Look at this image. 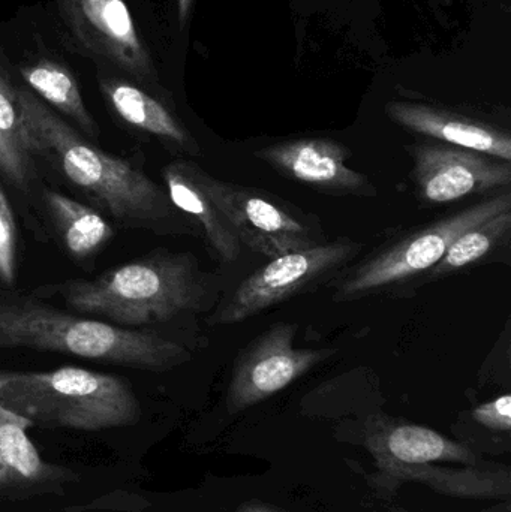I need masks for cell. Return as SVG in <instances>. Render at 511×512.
Wrapping results in <instances>:
<instances>
[{"mask_svg":"<svg viewBox=\"0 0 511 512\" xmlns=\"http://www.w3.org/2000/svg\"><path fill=\"white\" fill-rule=\"evenodd\" d=\"M387 114L399 125L425 137L435 138L447 146L485 153L511 161V138L506 132L474 122L428 105L392 102Z\"/></svg>","mask_w":511,"mask_h":512,"instance_id":"cell-14","label":"cell"},{"mask_svg":"<svg viewBox=\"0 0 511 512\" xmlns=\"http://www.w3.org/2000/svg\"><path fill=\"white\" fill-rule=\"evenodd\" d=\"M474 418L485 427L509 432L511 427V397L509 394L497 397L492 402L480 405L474 411Z\"/></svg>","mask_w":511,"mask_h":512,"instance_id":"cell-22","label":"cell"},{"mask_svg":"<svg viewBox=\"0 0 511 512\" xmlns=\"http://www.w3.org/2000/svg\"><path fill=\"white\" fill-rule=\"evenodd\" d=\"M255 156L282 176L327 194L374 192L365 176L348 167L347 147L329 138L285 141L264 147Z\"/></svg>","mask_w":511,"mask_h":512,"instance_id":"cell-11","label":"cell"},{"mask_svg":"<svg viewBox=\"0 0 511 512\" xmlns=\"http://www.w3.org/2000/svg\"><path fill=\"white\" fill-rule=\"evenodd\" d=\"M99 87L113 113L126 125L197 153L191 135L158 99L135 84L117 78H102Z\"/></svg>","mask_w":511,"mask_h":512,"instance_id":"cell-15","label":"cell"},{"mask_svg":"<svg viewBox=\"0 0 511 512\" xmlns=\"http://www.w3.org/2000/svg\"><path fill=\"white\" fill-rule=\"evenodd\" d=\"M20 74L44 104L71 119L84 137L92 141L99 137V125L87 110L77 80L68 68L51 60H39L23 66Z\"/></svg>","mask_w":511,"mask_h":512,"instance_id":"cell-17","label":"cell"},{"mask_svg":"<svg viewBox=\"0 0 511 512\" xmlns=\"http://www.w3.org/2000/svg\"><path fill=\"white\" fill-rule=\"evenodd\" d=\"M0 403L33 426L81 432L134 426L141 417L128 381L71 366L50 372L0 370Z\"/></svg>","mask_w":511,"mask_h":512,"instance_id":"cell-4","label":"cell"},{"mask_svg":"<svg viewBox=\"0 0 511 512\" xmlns=\"http://www.w3.org/2000/svg\"><path fill=\"white\" fill-rule=\"evenodd\" d=\"M165 191L179 212L197 222L216 258L233 262L242 254V242L231 222L216 206L204 183V171L189 162H171L162 170Z\"/></svg>","mask_w":511,"mask_h":512,"instance_id":"cell-13","label":"cell"},{"mask_svg":"<svg viewBox=\"0 0 511 512\" xmlns=\"http://www.w3.org/2000/svg\"><path fill=\"white\" fill-rule=\"evenodd\" d=\"M0 348L56 352L147 372L186 363L189 352L155 333L63 312L36 298L0 294Z\"/></svg>","mask_w":511,"mask_h":512,"instance_id":"cell-2","label":"cell"},{"mask_svg":"<svg viewBox=\"0 0 511 512\" xmlns=\"http://www.w3.org/2000/svg\"><path fill=\"white\" fill-rule=\"evenodd\" d=\"M60 17L93 56L140 81L155 75L125 0H57Z\"/></svg>","mask_w":511,"mask_h":512,"instance_id":"cell-9","label":"cell"},{"mask_svg":"<svg viewBox=\"0 0 511 512\" xmlns=\"http://www.w3.org/2000/svg\"><path fill=\"white\" fill-rule=\"evenodd\" d=\"M32 421L0 403V501L62 493L77 475L45 462L27 436Z\"/></svg>","mask_w":511,"mask_h":512,"instance_id":"cell-12","label":"cell"},{"mask_svg":"<svg viewBox=\"0 0 511 512\" xmlns=\"http://www.w3.org/2000/svg\"><path fill=\"white\" fill-rule=\"evenodd\" d=\"M192 2L194 0H177V14H179L180 27L185 26L186 20H188Z\"/></svg>","mask_w":511,"mask_h":512,"instance_id":"cell-23","label":"cell"},{"mask_svg":"<svg viewBox=\"0 0 511 512\" xmlns=\"http://www.w3.org/2000/svg\"><path fill=\"white\" fill-rule=\"evenodd\" d=\"M44 203L51 224L71 258L77 261L93 258L113 239L111 224L87 204L57 191H45Z\"/></svg>","mask_w":511,"mask_h":512,"instance_id":"cell-16","label":"cell"},{"mask_svg":"<svg viewBox=\"0 0 511 512\" xmlns=\"http://www.w3.org/2000/svg\"><path fill=\"white\" fill-rule=\"evenodd\" d=\"M511 210L498 213L474 227L468 228L453 240L446 254L434 268L429 270L431 279L449 276L485 259L495 249L509 242Z\"/></svg>","mask_w":511,"mask_h":512,"instance_id":"cell-19","label":"cell"},{"mask_svg":"<svg viewBox=\"0 0 511 512\" xmlns=\"http://www.w3.org/2000/svg\"><path fill=\"white\" fill-rule=\"evenodd\" d=\"M359 249V243L336 240L273 258L237 286L216 313V324H239L314 288Z\"/></svg>","mask_w":511,"mask_h":512,"instance_id":"cell-7","label":"cell"},{"mask_svg":"<svg viewBox=\"0 0 511 512\" xmlns=\"http://www.w3.org/2000/svg\"><path fill=\"white\" fill-rule=\"evenodd\" d=\"M410 152L414 182L423 200L432 204L488 194L511 182L510 162L485 153L447 144H422Z\"/></svg>","mask_w":511,"mask_h":512,"instance_id":"cell-10","label":"cell"},{"mask_svg":"<svg viewBox=\"0 0 511 512\" xmlns=\"http://www.w3.org/2000/svg\"><path fill=\"white\" fill-rule=\"evenodd\" d=\"M296 334L297 325L279 322L240 352L228 388L231 412L275 396L335 354L332 349L294 348Z\"/></svg>","mask_w":511,"mask_h":512,"instance_id":"cell-8","label":"cell"},{"mask_svg":"<svg viewBox=\"0 0 511 512\" xmlns=\"http://www.w3.org/2000/svg\"><path fill=\"white\" fill-rule=\"evenodd\" d=\"M507 210H511L510 192L465 207L387 243L344 274L338 283V297L372 294L426 273L440 262L459 234Z\"/></svg>","mask_w":511,"mask_h":512,"instance_id":"cell-5","label":"cell"},{"mask_svg":"<svg viewBox=\"0 0 511 512\" xmlns=\"http://www.w3.org/2000/svg\"><path fill=\"white\" fill-rule=\"evenodd\" d=\"M33 156L17 92L0 68V173L20 191H27L32 183Z\"/></svg>","mask_w":511,"mask_h":512,"instance_id":"cell-18","label":"cell"},{"mask_svg":"<svg viewBox=\"0 0 511 512\" xmlns=\"http://www.w3.org/2000/svg\"><path fill=\"white\" fill-rule=\"evenodd\" d=\"M78 315L140 330L168 321L203 303L206 286L191 254L158 251L117 265L95 279H74L44 286Z\"/></svg>","mask_w":511,"mask_h":512,"instance_id":"cell-3","label":"cell"},{"mask_svg":"<svg viewBox=\"0 0 511 512\" xmlns=\"http://www.w3.org/2000/svg\"><path fill=\"white\" fill-rule=\"evenodd\" d=\"M239 512H278V511L270 510V508L263 507V505H245V507L240 508Z\"/></svg>","mask_w":511,"mask_h":512,"instance_id":"cell-24","label":"cell"},{"mask_svg":"<svg viewBox=\"0 0 511 512\" xmlns=\"http://www.w3.org/2000/svg\"><path fill=\"white\" fill-rule=\"evenodd\" d=\"M18 273V231L11 204L0 186V286L12 288Z\"/></svg>","mask_w":511,"mask_h":512,"instance_id":"cell-21","label":"cell"},{"mask_svg":"<svg viewBox=\"0 0 511 512\" xmlns=\"http://www.w3.org/2000/svg\"><path fill=\"white\" fill-rule=\"evenodd\" d=\"M386 442L392 456L408 465H422L434 460H467L470 457L461 445L453 444L426 427H395L387 435Z\"/></svg>","mask_w":511,"mask_h":512,"instance_id":"cell-20","label":"cell"},{"mask_svg":"<svg viewBox=\"0 0 511 512\" xmlns=\"http://www.w3.org/2000/svg\"><path fill=\"white\" fill-rule=\"evenodd\" d=\"M216 206L233 225L242 245L269 258L320 245L317 221L281 198L249 186L221 182L204 173Z\"/></svg>","mask_w":511,"mask_h":512,"instance_id":"cell-6","label":"cell"},{"mask_svg":"<svg viewBox=\"0 0 511 512\" xmlns=\"http://www.w3.org/2000/svg\"><path fill=\"white\" fill-rule=\"evenodd\" d=\"M15 92L33 155L51 161L71 185L125 227L155 233L179 227V210L143 170L96 147L35 93Z\"/></svg>","mask_w":511,"mask_h":512,"instance_id":"cell-1","label":"cell"}]
</instances>
